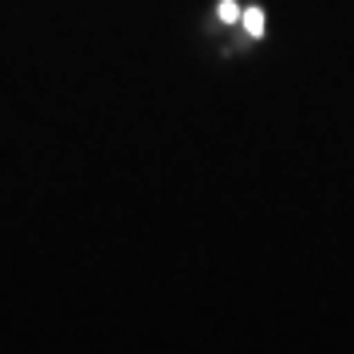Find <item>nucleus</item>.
<instances>
[{
    "instance_id": "obj_1",
    "label": "nucleus",
    "mask_w": 354,
    "mask_h": 354,
    "mask_svg": "<svg viewBox=\"0 0 354 354\" xmlns=\"http://www.w3.org/2000/svg\"><path fill=\"white\" fill-rule=\"evenodd\" d=\"M241 24H244L248 36H264V12H260V8H248V12L241 16Z\"/></svg>"
},
{
    "instance_id": "obj_2",
    "label": "nucleus",
    "mask_w": 354,
    "mask_h": 354,
    "mask_svg": "<svg viewBox=\"0 0 354 354\" xmlns=\"http://www.w3.org/2000/svg\"><path fill=\"white\" fill-rule=\"evenodd\" d=\"M221 20H241V8L232 0H221Z\"/></svg>"
}]
</instances>
